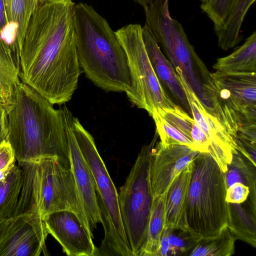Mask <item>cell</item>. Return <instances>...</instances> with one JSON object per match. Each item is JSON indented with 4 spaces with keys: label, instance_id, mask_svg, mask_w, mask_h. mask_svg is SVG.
I'll list each match as a JSON object with an SVG mask.
<instances>
[{
    "label": "cell",
    "instance_id": "6da1fadb",
    "mask_svg": "<svg viewBox=\"0 0 256 256\" xmlns=\"http://www.w3.org/2000/svg\"><path fill=\"white\" fill-rule=\"evenodd\" d=\"M74 6L72 0L38 2L21 48L20 78L53 105L72 98L82 72Z\"/></svg>",
    "mask_w": 256,
    "mask_h": 256
},
{
    "label": "cell",
    "instance_id": "7a4b0ae2",
    "mask_svg": "<svg viewBox=\"0 0 256 256\" xmlns=\"http://www.w3.org/2000/svg\"><path fill=\"white\" fill-rule=\"evenodd\" d=\"M53 106L27 84H19L6 112V137L18 162L52 156L70 163L64 110Z\"/></svg>",
    "mask_w": 256,
    "mask_h": 256
},
{
    "label": "cell",
    "instance_id": "3957f363",
    "mask_svg": "<svg viewBox=\"0 0 256 256\" xmlns=\"http://www.w3.org/2000/svg\"><path fill=\"white\" fill-rule=\"evenodd\" d=\"M78 61L86 77L106 92H130L131 72L126 53L107 20L90 5L74 6Z\"/></svg>",
    "mask_w": 256,
    "mask_h": 256
},
{
    "label": "cell",
    "instance_id": "277c9868",
    "mask_svg": "<svg viewBox=\"0 0 256 256\" xmlns=\"http://www.w3.org/2000/svg\"><path fill=\"white\" fill-rule=\"evenodd\" d=\"M22 185L14 217L33 214L44 220L60 210L75 213L93 238L70 163L56 156L18 162Z\"/></svg>",
    "mask_w": 256,
    "mask_h": 256
},
{
    "label": "cell",
    "instance_id": "5b68a950",
    "mask_svg": "<svg viewBox=\"0 0 256 256\" xmlns=\"http://www.w3.org/2000/svg\"><path fill=\"white\" fill-rule=\"evenodd\" d=\"M169 0H154L144 8L146 25L176 73L183 76L206 109L214 116L211 72L190 42L182 25L169 11Z\"/></svg>",
    "mask_w": 256,
    "mask_h": 256
},
{
    "label": "cell",
    "instance_id": "8992f818",
    "mask_svg": "<svg viewBox=\"0 0 256 256\" xmlns=\"http://www.w3.org/2000/svg\"><path fill=\"white\" fill-rule=\"evenodd\" d=\"M194 163L186 218L189 234L196 242L217 234L227 226L229 208L224 172L216 162L210 154L200 152Z\"/></svg>",
    "mask_w": 256,
    "mask_h": 256
},
{
    "label": "cell",
    "instance_id": "52a82bcc",
    "mask_svg": "<svg viewBox=\"0 0 256 256\" xmlns=\"http://www.w3.org/2000/svg\"><path fill=\"white\" fill-rule=\"evenodd\" d=\"M73 130L82 153L92 174L97 202L104 236L97 249V256H134L122 223L118 194L96 148L92 134L74 116Z\"/></svg>",
    "mask_w": 256,
    "mask_h": 256
},
{
    "label": "cell",
    "instance_id": "ba28073f",
    "mask_svg": "<svg viewBox=\"0 0 256 256\" xmlns=\"http://www.w3.org/2000/svg\"><path fill=\"white\" fill-rule=\"evenodd\" d=\"M158 136L144 146L124 184L118 202L122 223L134 256H138L147 236L152 202L151 168Z\"/></svg>",
    "mask_w": 256,
    "mask_h": 256
},
{
    "label": "cell",
    "instance_id": "9c48e42d",
    "mask_svg": "<svg viewBox=\"0 0 256 256\" xmlns=\"http://www.w3.org/2000/svg\"><path fill=\"white\" fill-rule=\"evenodd\" d=\"M142 29L139 24H130L116 34L126 53L132 78V88L126 92L127 97L152 116L158 109L173 108L176 105L154 72L144 44Z\"/></svg>",
    "mask_w": 256,
    "mask_h": 256
},
{
    "label": "cell",
    "instance_id": "30bf717a",
    "mask_svg": "<svg viewBox=\"0 0 256 256\" xmlns=\"http://www.w3.org/2000/svg\"><path fill=\"white\" fill-rule=\"evenodd\" d=\"M215 117L236 138L245 125L256 124V72L211 73Z\"/></svg>",
    "mask_w": 256,
    "mask_h": 256
},
{
    "label": "cell",
    "instance_id": "8fae6325",
    "mask_svg": "<svg viewBox=\"0 0 256 256\" xmlns=\"http://www.w3.org/2000/svg\"><path fill=\"white\" fill-rule=\"evenodd\" d=\"M48 234L44 221L38 215L10 218L0 240V256H38L46 251Z\"/></svg>",
    "mask_w": 256,
    "mask_h": 256
},
{
    "label": "cell",
    "instance_id": "7c38bea8",
    "mask_svg": "<svg viewBox=\"0 0 256 256\" xmlns=\"http://www.w3.org/2000/svg\"><path fill=\"white\" fill-rule=\"evenodd\" d=\"M185 93L192 118L207 136L210 143V154L222 170L226 172L234 154L238 152L233 137L224 126L206 109L182 75L176 73Z\"/></svg>",
    "mask_w": 256,
    "mask_h": 256
},
{
    "label": "cell",
    "instance_id": "4fadbf2b",
    "mask_svg": "<svg viewBox=\"0 0 256 256\" xmlns=\"http://www.w3.org/2000/svg\"><path fill=\"white\" fill-rule=\"evenodd\" d=\"M256 0H201V9L214 24L218 46L232 48L242 38L244 18Z\"/></svg>",
    "mask_w": 256,
    "mask_h": 256
},
{
    "label": "cell",
    "instance_id": "5bb4252c",
    "mask_svg": "<svg viewBox=\"0 0 256 256\" xmlns=\"http://www.w3.org/2000/svg\"><path fill=\"white\" fill-rule=\"evenodd\" d=\"M66 124L71 168L92 232L102 223L96 191L94 180L76 142L73 130L74 116L68 108L62 107Z\"/></svg>",
    "mask_w": 256,
    "mask_h": 256
},
{
    "label": "cell",
    "instance_id": "9a60e30c",
    "mask_svg": "<svg viewBox=\"0 0 256 256\" xmlns=\"http://www.w3.org/2000/svg\"><path fill=\"white\" fill-rule=\"evenodd\" d=\"M48 234L61 245L68 256H94L97 248L76 214L70 210L49 214L44 220Z\"/></svg>",
    "mask_w": 256,
    "mask_h": 256
},
{
    "label": "cell",
    "instance_id": "2e32d148",
    "mask_svg": "<svg viewBox=\"0 0 256 256\" xmlns=\"http://www.w3.org/2000/svg\"><path fill=\"white\" fill-rule=\"evenodd\" d=\"M199 153L186 146L164 145L158 142L151 168L153 198L166 190L174 178Z\"/></svg>",
    "mask_w": 256,
    "mask_h": 256
},
{
    "label": "cell",
    "instance_id": "e0dca14e",
    "mask_svg": "<svg viewBox=\"0 0 256 256\" xmlns=\"http://www.w3.org/2000/svg\"><path fill=\"white\" fill-rule=\"evenodd\" d=\"M194 166V160L174 178L168 189L164 228H170L189 234L186 203Z\"/></svg>",
    "mask_w": 256,
    "mask_h": 256
},
{
    "label": "cell",
    "instance_id": "ac0fdd59",
    "mask_svg": "<svg viewBox=\"0 0 256 256\" xmlns=\"http://www.w3.org/2000/svg\"><path fill=\"white\" fill-rule=\"evenodd\" d=\"M142 34L152 66L160 83H163L184 108L191 114L185 93L172 64L163 54L149 28L144 24Z\"/></svg>",
    "mask_w": 256,
    "mask_h": 256
},
{
    "label": "cell",
    "instance_id": "d6986e66",
    "mask_svg": "<svg viewBox=\"0 0 256 256\" xmlns=\"http://www.w3.org/2000/svg\"><path fill=\"white\" fill-rule=\"evenodd\" d=\"M213 68L228 72H256V32H254L231 54L218 58Z\"/></svg>",
    "mask_w": 256,
    "mask_h": 256
},
{
    "label": "cell",
    "instance_id": "ffe728a7",
    "mask_svg": "<svg viewBox=\"0 0 256 256\" xmlns=\"http://www.w3.org/2000/svg\"><path fill=\"white\" fill-rule=\"evenodd\" d=\"M167 190L152 198L146 238L138 256H158L160 240L164 229Z\"/></svg>",
    "mask_w": 256,
    "mask_h": 256
},
{
    "label": "cell",
    "instance_id": "44dd1931",
    "mask_svg": "<svg viewBox=\"0 0 256 256\" xmlns=\"http://www.w3.org/2000/svg\"><path fill=\"white\" fill-rule=\"evenodd\" d=\"M227 188L232 184L239 182L250 188L248 198L249 212L256 216V166L248 160H244L238 153L234 154L230 163L228 164L224 172Z\"/></svg>",
    "mask_w": 256,
    "mask_h": 256
},
{
    "label": "cell",
    "instance_id": "7402d4cb",
    "mask_svg": "<svg viewBox=\"0 0 256 256\" xmlns=\"http://www.w3.org/2000/svg\"><path fill=\"white\" fill-rule=\"evenodd\" d=\"M20 83L18 72L0 36V105L6 112L13 103L15 92Z\"/></svg>",
    "mask_w": 256,
    "mask_h": 256
},
{
    "label": "cell",
    "instance_id": "603a6c76",
    "mask_svg": "<svg viewBox=\"0 0 256 256\" xmlns=\"http://www.w3.org/2000/svg\"><path fill=\"white\" fill-rule=\"evenodd\" d=\"M236 240L228 226L217 234L195 242L185 255L190 256H230L234 253Z\"/></svg>",
    "mask_w": 256,
    "mask_h": 256
},
{
    "label": "cell",
    "instance_id": "cb8c5ba5",
    "mask_svg": "<svg viewBox=\"0 0 256 256\" xmlns=\"http://www.w3.org/2000/svg\"><path fill=\"white\" fill-rule=\"evenodd\" d=\"M4 2L7 18L20 53L26 28L36 6L38 0H4Z\"/></svg>",
    "mask_w": 256,
    "mask_h": 256
},
{
    "label": "cell",
    "instance_id": "d4e9b609",
    "mask_svg": "<svg viewBox=\"0 0 256 256\" xmlns=\"http://www.w3.org/2000/svg\"><path fill=\"white\" fill-rule=\"evenodd\" d=\"M229 218L227 226L236 240L256 247V216L240 204L228 203Z\"/></svg>",
    "mask_w": 256,
    "mask_h": 256
},
{
    "label": "cell",
    "instance_id": "484cf974",
    "mask_svg": "<svg viewBox=\"0 0 256 256\" xmlns=\"http://www.w3.org/2000/svg\"><path fill=\"white\" fill-rule=\"evenodd\" d=\"M21 185L20 169L15 165L0 182V220L14 217Z\"/></svg>",
    "mask_w": 256,
    "mask_h": 256
},
{
    "label": "cell",
    "instance_id": "4316f807",
    "mask_svg": "<svg viewBox=\"0 0 256 256\" xmlns=\"http://www.w3.org/2000/svg\"><path fill=\"white\" fill-rule=\"evenodd\" d=\"M160 142L164 145L180 144L196 150L193 142L156 114L152 116Z\"/></svg>",
    "mask_w": 256,
    "mask_h": 256
},
{
    "label": "cell",
    "instance_id": "83f0119b",
    "mask_svg": "<svg viewBox=\"0 0 256 256\" xmlns=\"http://www.w3.org/2000/svg\"><path fill=\"white\" fill-rule=\"evenodd\" d=\"M0 36L6 46L16 68L20 62V54L15 41L13 32L8 22L4 0H0Z\"/></svg>",
    "mask_w": 256,
    "mask_h": 256
},
{
    "label": "cell",
    "instance_id": "f1b7e54d",
    "mask_svg": "<svg viewBox=\"0 0 256 256\" xmlns=\"http://www.w3.org/2000/svg\"><path fill=\"white\" fill-rule=\"evenodd\" d=\"M250 188L247 186L235 182L226 188V201L228 203L241 204L248 198Z\"/></svg>",
    "mask_w": 256,
    "mask_h": 256
},
{
    "label": "cell",
    "instance_id": "f546056e",
    "mask_svg": "<svg viewBox=\"0 0 256 256\" xmlns=\"http://www.w3.org/2000/svg\"><path fill=\"white\" fill-rule=\"evenodd\" d=\"M16 161L13 150L5 140L0 144V170L10 171L16 165Z\"/></svg>",
    "mask_w": 256,
    "mask_h": 256
},
{
    "label": "cell",
    "instance_id": "4dcf8cb0",
    "mask_svg": "<svg viewBox=\"0 0 256 256\" xmlns=\"http://www.w3.org/2000/svg\"><path fill=\"white\" fill-rule=\"evenodd\" d=\"M172 230H174L170 228L164 229L160 240L158 256H166L168 254L170 247V236Z\"/></svg>",
    "mask_w": 256,
    "mask_h": 256
},
{
    "label": "cell",
    "instance_id": "1f68e13d",
    "mask_svg": "<svg viewBox=\"0 0 256 256\" xmlns=\"http://www.w3.org/2000/svg\"><path fill=\"white\" fill-rule=\"evenodd\" d=\"M8 131V119L6 110L0 105V144L6 140Z\"/></svg>",
    "mask_w": 256,
    "mask_h": 256
},
{
    "label": "cell",
    "instance_id": "d6a6232c",
    "mask_svg": "<svg viewBox=\"0 0 256 256\" xmlns=\"http://www.w3.org/2000/svg\"><path fill=\"white\" fill-rule=\"evenodd\" d=\"M10 219H4L0 220V240H1L4 231Z\"/></svg>",
    "mask_w": 256,
    "mask_h": 256
},
{
    "label": "cell",
    "instance_id": "836d02e7",
    "mask_svg": "<svg viewBox=\"0 0 256 256\" xmlns=\"http://www.w3.org/2000/svg\"><path fill=\"white\" fill-rule=\"evenodd\" d=\"M136 4L141 6L144 9L147 7L154 0H132Z\"/></svg>",
    "mask_w": 256,
    "mask_h": 256
},
{
    "label": "cell",
    "instance_id": "e575fe53",
    "mask_svg": "<svg viewBox=\"0 0 256 256\" xmlns=\"http://www.w3.org/2000/svg\"><path fill=\"white\" fill-rule=\"evenodd\" d=\"M44 0H38V2H42V1H44Z\"/></svg>",
    "mask_w": 256,
    "mask_h": 256
},
{
    "label": "cell",
    "instance_id": "d590c367",
    "mask_svg": "<svg viewBox=\"0 0 256 256\" xmlns=\"http://www.w3.org/2000/svg\"><path fill=\"white\" fill-rule=\"evenodd\" d=\"M200 1H201V0H200Z\"/></svg>",
    "mask_w": 256,
    "mask_h": 256
}]
</instances>
